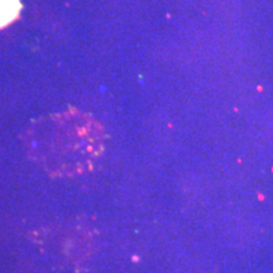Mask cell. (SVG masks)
Instances as JSON below:
<instances>
[{
  "label": "cell",
  "instance_id": "obj_1",
  "mask_svg": "<svg viewBox=\"0 0 273 273\" xmlns=\"http://www.w3.org/2000/svg\"><path fill=\"white\" fill-rule=\"evenodd\" d=\"M103 125L81 110L34 120L24 132L29 157L52 176L71 177L93 168L105 147Z\"/></svg>",
  "mask_w": 273,
  "mask_h": 273
},
{
  "label": "cell",
  "instance_id": "obj_2",
  "mask_svg": "<svg viewBox=\"0 0 273 273\" xmlns=\"http://www.w3.org/2000/svg\"><path fill=\"white\" fill-rule=\"evenodd\" d=\"M19 0H0V28L12 23L19 14Z\"/></svg>",
  "mask_w": 273,
  "mask_h": 273
}]
</instances>
